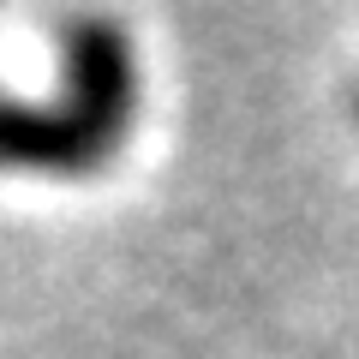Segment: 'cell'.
<instances>
[{"label": "cell", "mask_w": 359, "mask_h": 359, "mask_svg": "<svg viewBox=\"0 0 359 359\" xmlns=\"http://www.w3.org/2000/svg\"><path fill=\"white\" fill-rule=\"evenodd\" d=\"M138 120V48L108 13L60 25V96H0V174L90 180L120 156Z\"/></svg>", "instance_id": "1"}]
</instances>
